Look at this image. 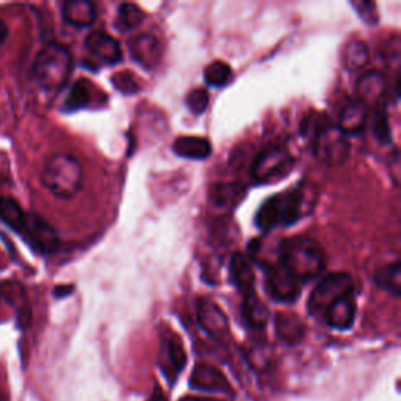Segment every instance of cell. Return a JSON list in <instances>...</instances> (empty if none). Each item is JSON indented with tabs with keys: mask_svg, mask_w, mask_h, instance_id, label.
I'll use <instances>...</instances> for the list:
<instances>
[{
	"mask_svg": "<svg viewBox=\"0 0 401 401\" xmlns=\"http://www.w3.org/2000/svg\"><path fill=\"white\" fill-rule=\"evenodd\" d=\"M41 182L57 198H74L83 185V169L80 162L71 154H54L44 163Z\"/></svg>",
	"mask_w": 401,
	"mask_h": 401,
	"instance_id": "cell-4",
	"label": "cell"
},
{
	"mask_svg": "<svg viewBox=\"0 0 401 401\" xmlns=\"http://www.w3.org/2000/svg\"><path fill=\"white\" fill-rule=\"evenodd\" d=\"M295 167V159L286 146L269 144L255 157L251 168L254 183H272L284 179Z\"/></svg>",
	"mask_w": 401,
	"mask_h": 401,
	"instance_id": "cell-6",
	"label": "cell"
},
{
	"mask_svg": "<svg viewBox=\"0 0 401 401\" xmlns=\"http://www.w3.org/2000/svg\"><path fill=\"white\" fill-rule=\"evenodd\" d=\"M6 36H8V25L0 19V45L6 41Z\"/></svg>",
	"mask_w": 401,
	"mask_h": 401,
	"instance_id": "cell-35",
	"label": "cell"
},
{
	"mask_svg": "<svg viewBox=\"0 0 401 401\" xmlns=\"http://www.w3.org/2000/svg\"><path fill=\"white\" fill-rule=\"evenodd\" d=\"M342 132L346 135H358L363 132L367 126V107L358 99L345 104L340 111L339 124Z\"/></svg>",
	"mask_w": 401,
	"mask_h": 401,
	"instance_id": "cell-20",
	"label": "cell"
},
{
	"mask_svg": "<svg viewBox=\"0 0 401 401\" xmlns=\"http://www.w3.org/2000/svg\"><path fill=\"white\" fill-rule=\"evenodd\" d=\"M209 91L204 88H196L187 96V107L195 115H201L209 107Z\"/></svg>",
	"mask_w": 401,
	"mask_h": 401,
	"instance_id": "cell-33",
	"label": "cell"
},
{
	"mask_svg": "<svg viewBox=\"0 0 401 401\" xmlns=\"http://www.w3.org/2000/svg\"><path fill=\"white\" fill-rule=\"evenodd\" d=\"M150 401H167V398L163 397L162 393H155V395L153 397V400H150Z\"/></svg>",
	"mask_w": 401,
	"mask_h": 401,
	"instance_id": "cell-37",
	"label": "cell"
},
{
	"mask_svg": "<svg viewBox=\"0 0 401 401\" xmlns=\"http://www.w3.org/2000/svg\"><path fill=\"white\" fill-rule=\"evenodd\" d=\"M279 262L300 282H309L325 272V249L309 237H292L279 243Z\"/></svg>",
	"mask_w": 401,
	"mask_h": 401,
	"instance_id": "cell-2",
	"label": "cell"
},
{
	"mask_svg": "<svg viewBox=\"0 0 401 401\" xmlns=\"http://www.w3.org/2000/svg\"><path fill=\"white\" fill-rule=\"evenodd\" d=\"M370 62V49L360 39H353L342 50V63L348 71L364 69Z\"/></svg>",
	"mask_w": 401,
	"mask_h": 401,
	"instance_id": "cell-24",
	"label": "cell"
},
{
	"mask_svg": "<svg viewBox=\"0 0 401 401\" xmlns=\"http://www.w3.org/2000/svg\"><path fill=\"white\" fill-rule=\"evenodd\" d=\"M265 284L269 297L281 302H293L301 293V282L281 262L267 268Z\"/></svg>",
	"mask_w": 401,
	"mask_h": 401,
	"instance_id": "cell-9",
	"label": "cell"
},
{
	"mask_svg": "<svg viewBox=\"0 0 401 401\" xmlns=\"http://www.w3.org/2000/svg\"><path fill=\"white\" fill-rule=\"evenodd\" d=\"M241 312L248 326L254 328V330H262V328H265L269 318V311L267 304L258 297V295H255V292L246 295L241 306Z\"/></svg>",
	"mask_w": 401,
	"mask_h": 401,
	"instance_id": "cell-23",
	"label": "cell"
},
{
	"mask_svg": "<svg viewBox=\"0 0 401 401\" xmlns=\"http://www.w3.org/2000/svg\"><path fill=\"white\" fill-rule=\"evenodd\" d=\"M354 293V281L348 273H331L321 279L309 297L307 307L312 314H325L332 302Z\"/></svg>",
	"mask_w": 401,
	"mask_h": 401,
	"instance_id": "cell-7",
	"label": "cell"
},
{
	"mask_svg": "<svg viewBox=\"0 0 401 401\" xmlns=\"http://www.w3.org/2000/svg\"><path fill=\"white\" fill-rule=\"evenodd\" d=\"M72 66L74 60L66 45L50 43L39 50L31 71L39 87L48 91H58L68 83Z\"/></svg>",
	"mask_w": 401,
	"mask_h": 401,
	"instance_id": "cell-5",
	"label": "cell"
},
{
	"mask_svg": "<svg viewBox=\"0 0 401 401\" xmlns=\"http://www.w3.org/2000/svg\"><path fill=\"white\" fill-rule=\"evenodd\" d=\"M96 16V6L90 0H68L63 3V19L74 27H90Z\"/></svg>",
	"mask_w": 401,
	"mask_h": 401,
	"instance_id": "cell-21",
	"label": "cell"
},
{
	"mask_svg": "<svg viewBox=\"0 0 401 401\" xmlns=\"http://www.w3.org/2000/svg\"><path fill=\"white\" fill-rule=\"evenodd\" d=\"M198 321L199 326L210 337L225 340L229 337V320L223 309L213 301L199 300L198 302Z\"/></svg>",
	"mask_w": 401,
	"mask_h": 401,
	"instance_id": "cell-10",
	"label": "cell"
},
{
	"mask_svg": "<svg viewBox=\"0 0 401 401\" xmlns=\"http://www.w3.org/2000/svg\"><path fill=\"white\" fill-rule=\"evenodd\" d=\"M374 284L379 288L389 292L395 297H400L401 293V264L400 262H393V264L386 265L379 268L374 273Z\"/></svg>",
	"mask_w": 401,
	"mask_h": 401,
	"instance_id": "cell-27",
	"label": "cell"
},
{
	"mask_svg": "<svg viewBox=\"0 0 401 401\" xmlns=\"http://www.w3.org/2000/svg\"><path fill=\"white\" fill-rule=\"evenodd\" d=\"M72 290H74V288H72L71 286H60V287H57L55 288V297H66V295H69V293H72Z\"/></svg>",
	"mask_w": 401,
	"mask_h": 401,
	"instance_id": "cell-34",
	"label": "cell"
},
{
	"mask_svg": "<svg viewBox=\"0 0 401 401\" xmlns=\"http://www.w3.org/2000/svg\"><path fill=\"white\" fill-rule=\"evenodd\" d=\"M389 90V82L387 77L379 71H368L356 83L358 101L367 105H378L384 99Z\"/></svg>",
	"mask_w": 401,
	"mask_h": 401,
	"instance_id": "cell-12",
	"label": "cell"
},
{
	"mask_svg": "<svg viewBox=\"0 0 401 401\" xmlns=\"http://www.w3.org/2000/svg\"><path fill=\"white\" fill-rule=\"evenodd\" d=\"M179 401H216V400L209 397H183Z\"/></svg>",
	"mask_w": 401,
	"mask_h": 401,
	"instance_id": "cell-36",
	"label": "cell"
},
{
	"mask_svg": "<svg viewBox=\"0 0 401 401\" xmlns=\"http://www.w3.org/2000/svg\"><path fill=\"white\" fill-rule=\"evenodd\" d=\"M326 323L330 325L332 330L339 331H348L354 325L356 320V301H354V295H348L337 300L325 311Z\"/></svg>",
	"mask_w": 401,
	"mask_h": 401,
	"instance_id": "cell-16",
	"label": "cell"
},
{
	"mask_svg": "<svg viewBox=\"0 0 401 401\" xmlns=\"http://www.w3.org/2000/svg\"><path fill=\"white\" fill-rule=\"evenodd\" d=\"M21 235L39 254H52L60 246V239L55 229L36 213H27Z\"/></svg>",
	"mask_w": 401,
	"mask_h": 401,
	"instance_id": "cell-8",
	"label": "cell"
},
{
	"mask_svg": "<svg viewBox=\"0 0 401 401\" xmlns=\"http://www.w3.org/2000/svg\"><path fill=\"white\" fill-rule=\"evenodd\" d=\"M276 335L288 345H297L304 339L306 326L293 312H279L274 318Z\"/></svg>",
	"mask_w": 401,
	"mask_h": 401,
	"instance_id": "cell-19",
	"label": "cell"
},
{
	"mask_svg": "<svg viewBox=\"0 0 401 401\" xmlns=\"http://www.w3.org/2000/svg\"><path fill=\"white\" fill-rule=\"evenodd\" d=\"M190 386L193 389L206 391V392H220V393H231V384L227 378L223 374L218 368H215L209 364H198L195 367L190 378Z\"/></svg>",
	"mask_w": 401,
	"mask_h": 401,
	"instance_id": "cell-14",
	"label": "cell"
},
{
	"mask_svg": "<svg viewBox=\"0 0 401 401\" xmlns=\"http://www.w3.org/2000/svg\"><path fill=\"white\" fill-rule=\"evenodd\" d=\"M315 199V187L302 182L290 192L274 195L262 204L254 218L255 226L262 232L292 226L312 212Z\"/></svg>",
	"mask_w": 401,
	"mask_h": 401,
	"instance_id": "cell-1",
	"label": "cell"
},
{
	"mask_svg": "<svg viewBox=\"0 0 401 401\" xmlns=\"http://www.w3.org/2000/svg\"><path fill=\"white\" fill-rule=\"evenodd\" d=\"M173 150L182 159L206 160L212 154V143L202 136H181L173 143Z\"/></svg>",
	"mask_w": 401,
	"mask_h": 401,
	"instance_id": "cell-22",
	"label": "cell"
},
{
	"mask_svg": "<svg viewBox=\"0 0 401 401\" xmlns=\"http://www.w3.org/2000/svg\"><path fill=\"white\" fill-rule=\"evenodd\" d=\"M302 134L311 136L315 159L326 167H339L350 157V140L337 124L325 122L311 116L302 126Z\"/></svg>",
	"mask_w": 401,
	"mask_h": 401,
	"instance_id": "cell-3",
	"label": "cell"
},
{
	"mask_svg": "<svg viewBox=\"0 0 401 401\" xmlns=\"http://www.w3.org/2000/svg\"><path fill=\"white\" fill-rule=\"evenodd\" d=\"M93 102V85L88 80H78L71 88L69 94L64 102L63 110L72 113V111H78L82 108H87Z\"/></svg>",
	"mask_w": 401,
	"mask_h": 401,
	"instance_id": "cell-26",
	"label": "cell"
},
{
	"mask_svg": "<svg viewBox=\"0 0 401 401\" xmlns=\"http://www.w3.org/2000/svg\"><path fill=\"white\" fill-rule=\"evenodd\" d=\"M85 48L91 55L96 57L99 62L107 64H116L122 60V50L120 43L116 41L113 36H110L105 31H93L90 34L87 41H85Z\"/></svg>",
	"mask_w": 401,
	"mask_h": 401,
	"instance_id": "cell-13",
	"label": "cell"
},
{
	"mask_svg": "<svg viewBox=\"0 0 401 401\" xmlns=\"http://www.w3.org/2000/svg\"><path fill=\"white\" fill-rule=\"evenodd\" d=\"M144 13L140 6L135 3H122L120 8H118L116 21L115 25L118 30L121 31H129L134 30L136 27H140L144 21Z\"/></svg>",
	"mask_w": 401,
	"mask_h": 401,
	"instance_id": "cell-28",
	"label": "cell"
},
{
	"mask_svg": "<svg viewBox=\"0 0 401 401\" xmlns=\"http://www.w3.org/2000/svg\"><path fill=\"white\" fill-rule=\"evenodd\" d=\"M25 218H27V213L24 212V209L19 206L16 199H13L11 196H0V220L6 226L15 232L21 234Z\"/></svg>",
	"mask_w": 401,
	"mask_h": 401,
	"instance_id": "cell-25",
	"label": "cell"
},
{
	"mask_svg": "<svg viewBox=\"0 0 401 401\" xmlns=\"http://www.w3.org/2000/svg\"><path fill=\"white\" fill-rule=\"evenodd\" d=\"M351 5L365 24L377 25L379 22L378 6L374 2H370V0H354Z\"/></svg>",
	"mask_w": 401,
	"mask_h": 401,
	"instance_id": "cell-32",
	"label": "cell"
},
{
	"mask_svg": "<svg viewBox=\"0 0 401 401\" xmlns=\"http://www.w3.org/2000/svg\"><path fill=\"white\" fill-rule=\"evenodd\" d=\"M129 54L144 69H154L159 66L163 57L162 44L150 34H140L129 41Z\"/></svg>",
	"mask_w": 401,
	"mask_h": 401,
	"instance_id": "cell-11",
	"label": "cell"
},
{
	"mask_svg": "<svg viewBox=\"0 0 401 401\" xmlns=\"http://www.w3.org/2000/svg\"><path fill=\"white\" fill-rule=\"evenodd\" d=\"M373 135L379 143H383V144H389L392 141L389 118H387V113L384 111V108H381V107H378V110L374 111Z\"/></svg>",
	"mask_w": 401,
	"mask_h": 401,
	"instance_id": "cell-31",
	"label": "cell"
},
{
	"mask_svg": "<svg viewBox=\"0 0 401 401\" xmlns=\"http://www.w3.org/2000/svg\"><path fill=\"white\" fill-rule=\"evenodd\" d=\"M246 187L239 182H220L215 183L209 192V201L213 209L231 212L245 199Z\"/></svg>",
	"mask_w": 401,
	"mask_h": 401,
	"instance_id": "cell-15",
	"label": "cell"
},
{
	"mask_svg": "<svg viewBox=\"0 0 401 401\" xmlns=\"http://www.w3.org/2000/svg\"><path fill=\"white\" fill-rule=\"evenodd\" d=\"M229 274H231L232 284L237 287V290L243 295L254 293L255 276L253 269V260L243 253H235L231 258L229 264Z\"/></svg>",
	"mask_w": 401,
	"mask_h": 401,
	"instance_id": "cell-17",
	"label": "cell"
},
{
	"mask_svg": "<svg viewBox=\"0 0 401 401\" xmlns=\"http://www.w3.org/2000/svg\"><path fill=\"white\" fill-rule=\"evenodd\" d=\"M162 351L163 359L160 360V365L168 374V378L173 381L187 365V353L177 335H171V337L163 340Z\"/></svg>",
	"mask_w": 401,
	"mask_h": 401,
	"instance_id": "cell-18",
	"label": "cell"
},
{
	"mask_svg": "<svg viewBox=\"0 0 401 401\" xmlns=\"http://www.w3.org/2000/svg\"><path fill=\"white\" fill-rule=\"evenodd\" d=\"M204 80H206L209 87L213 88L226 87L232 80V68L221 60L209 63L206 69H204Z\"/></svg>",
	"mask_w": 401,
	"mask_h": 401,
	"instance_id": "cell-29",
	"label": "cell"
},
{
	"mask_svg": "<svg viewBox=\"0 0 401 401\" xmlns=\"http://www.w3.org/2000/svg\"><path fill=\"white\" fill-rule=\"evenodd\" d=\"M111 83L113 87L120 91L122 94H136L140 91L141 85L140 80L134 76V72L130 71H122V72H116V74L111 77Z\"/></svg>",
	"mask_w": 401,
	"mask_h": 401,
	"instance_id": "cell-30",
	"label": "cell"
}]
</instances>
